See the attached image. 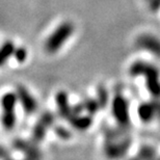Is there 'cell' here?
Here are the masks:
<instances>
[{"label":"cell","mask_w":160,"mask_h":160,"mask_svg":"<svg viewBox=\"0 0 160 160\" xmlns=\"http://www.w3.org/2000/svg\"><path fill=\"white\" fill-rule=\"evenodd\" d=\"M19 92V96H20L21 100H22V104L25 108V111L28 113L33 112L34 110H37V103L36 101L33 100V98L28 94V92H26L23 88H18Z\"/></svg>","instance_id":"obj_1"},{"label":"cell","mask_w":160,"mask_h":160,"mask_svg":"<svg viewBox=\"0 0 160 160\" xmlns=\"http://www.w3.org/2000/svg\"><path fill=\"white\" fill-rule=\"evenodd\" d=\"M12 51H14V46L12 44H6L4 48L0 51V65L5 62V59L11 55Z\"/></svg>","instance_id":"obj_2"},{"label":"cell","mask_w":160,"mask_h":160,"mask_svg":"<svg viewBox=\"0 0 160 160\" xmlns=\"http://www.w3.org/2000/svg\"><path fill=\"white\" fill-rule=\"evenodd\" d=\"M26 56H27V53L24 49H20L16 52V57H17V59L19 62H23V60L26 58Z\"/></svg>","instance_id":"obj_3"}]
</instances>
